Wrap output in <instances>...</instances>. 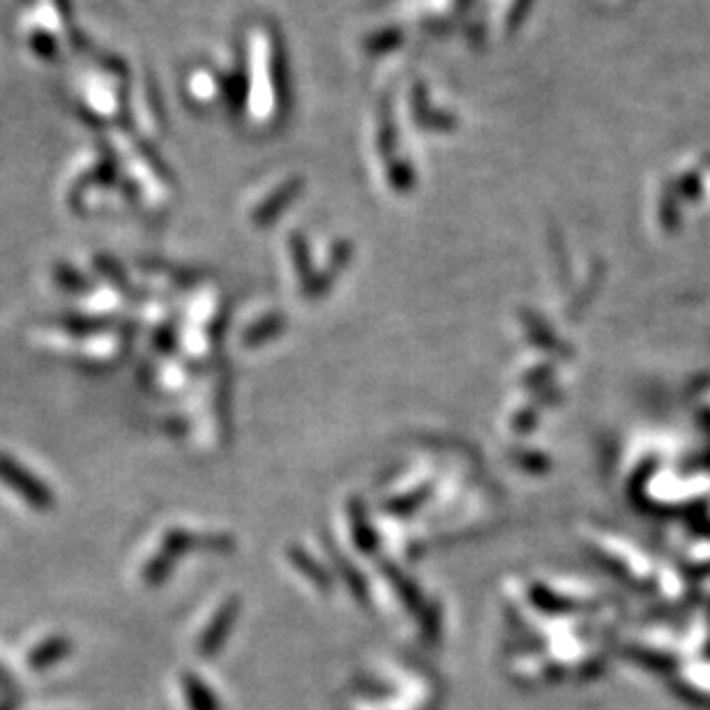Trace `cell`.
Segmentation results:
<instances>
[{"label": "cell", "mask_w": 710, "mask_h": 710, "mask_svg": "<svg viewBox=\"0 0 710 710\" xmlns=\"http://www.w3.org/2000/svg\"><path fill=\"white\" fill-rule=\"evenodd\" d=\"M0 478L8 480L10 484H14L12 490H16L22 496H26L35 507H49L51 505V494L47 490H43L26 471L19 469V466L8 459V457H0Z\"/></svg>", "instance_id": "6da1fadb"}]
</instances>
